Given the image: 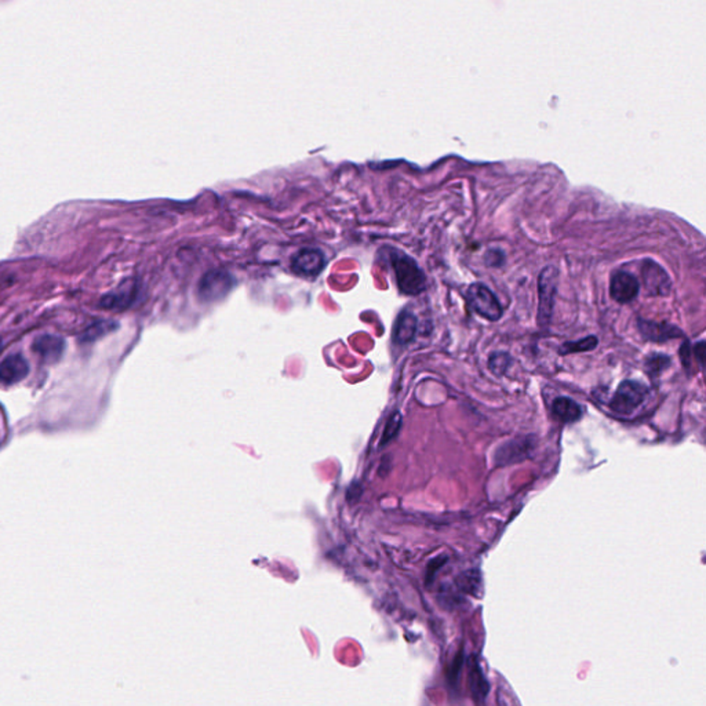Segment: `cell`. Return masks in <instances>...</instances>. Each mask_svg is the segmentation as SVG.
Returning a JSON list of instances; mask_svg holds the SVG:
<instances>
[{
    "instance_id": "4",
    "label": "cell",
    "mask_w": 706,
    "mask_h": 706,
    "mask_svg": "<svg viewBox=\"0 0 706 706\" xmlns=\"http://www.w3.org/2000/svg\"><path fill=\"white\" fill-rule=\"evenodd\" d=\"M465 299L470 309L488 321H497L502 317V307L494 292L482 283H473L465 292Z\"/></svg>"
},
{
    "instance_id": "18",
    "label": "cell",
    "mask_w": 706,
    "mask_h": 706,
    "mask_svg": "<svg viewBox=\"0 0 706 706\" xmlns=\"http://www.w3.org/2000/svg\"><path fill=\"white\" fill-rule=\"evenodd\" d=\"M512 358L507 352H495L488 359V367L495 375H504L512 365Z\"/></svg>"
},
{
    "instance_id": "2",
    "label": "cell",
    "mask_w": 706,
    "mask_h": 706,
    "mask_svg": "<svg viewBox=\"0 0 706 706\" xmlns=\"http://www.w3.org/2000/svg\"><path fill=\"white\" fill-rule=\"evenodd\" d=\"M559 285V270L549 265L539 272L538 276V326L542 329L549 327L553 309L555 299Z\"/></svg>"
},
{
    "instance_id": "3",
    "label": "cell",
    "mask_w": 706,
    "mask_h": 706,
    "mask_svg": "<svg viewBox=\"0 0 706 706\" xmlns=\"http://www.w3.org/2000/svg\"><path fill=\"white\" fill-rule=\"evenodd\" d=\"M649 388L634 380L622 381L610 400L609 407L617 414H634L646 402Z\"/></svg>"
},
{
    "instance_id": "22",
    "label": "cell",
    "mask_w": 706,
    "mask_h": 706,
    "mask_svg": "<svg viewBox=\"0 0 706 706\" xmlns=\"http://www.w3.org/2000/svg\"><path fill=\"white\" fill-rule=\"evenodd\" d=\"M116 327V323H112V321H98L94 326H92L86 334H84V340L86 341H93L96 340L98 337L112 331Z\"/></svg>"
},
{
    "instance_id": "17",
    "label": "cell",
    "mask_w": 706,
    "mask_h": 706,
    "mask_svg": "<svg viewBox=\"0 0 706 706\" xmlns=\"http://www.w3.org/2000/svg\"><path fill=\"white\" fill-rule=\"evenodd\" d=\"M599 343V340L596 336H588L586 338L578 340V341H570L563 343L561 348V355H570V353H580V352H589L596 349Z\"/></svg>"
},
{
    "instance_id": "23",
    "label": "cell",
    "mask_w": 706,
    "mask_h": 706,
    "mask_svg": "<svg viewBox=\"0 0 706 706\" xmlns=\"http://www.w3.org/2000/svg\"><path fill=\"white\" fill-rule=\"evenodd\" d=\"M680 362H682L683 367L690 371L694 368V365H697V359H695V353H694V349H693V345L688 341L683 342L682 348H680ZM701 368V367H700Z\"/></svg>"
},
{
    "instance_id": "19",
    "label": "cell",
    "mask_w": 706,
    "mask_h": 706,
    "mask_svg": "<svg viewBox=\"0 0 706 706\" xmlns=\"http://www.w3.org/2000/svg\"><path fill=\"white\" fill-rule=\"evenodd\" d=\"M671 365H672V360L669 356L662 355V353H654V355L647 358L646 370L650 374V377H657Z\"/></svg>"
},
{
    "instance_id": "9",
    "label": "cell",
    "mask_w": 706,
    "mask_h": 706,
    "mask_svg": "<svg viewBox=\"0 0 706 706\" xmlns=\"http://www.w3.org/2000/svg\"><path fill=\"white\" fill-rule=\"evenodd\" d=\"M137 294H138L137 282L126 280L116 290L104 295L99 307L108 311H123L134 302Z\"/></svg>"
},
{
    "instance_id": "15",
    "label": "cell",
    "mask_w": 706,
    "mask_h": 706,
    "mask_svg": "<svg viewBox=\"0 0 706 706\" xmlns=\"http://www.w3.org/2000/svg\"><path fill=\"white\" fill-rule=\"evenodd\" d=\"M552 413L564 424L577 422L584 414L583 407L573 399L567 396L556 397L552 403Z\"/></svg>"
},
{
    "instance_id": "25",
    "label": "cell",
    "mask_w": 706,
    "mask_h": 706,
    "mask_svg": "<svg viewBox=\"0 0 706 706\" xmlns=\"http://www.w3.org/2000/svg\"><path fill=\"white\" fill-rule=\"evenodd\" d=\"M0 351H1V341H0Z\"/></svg>"
},
{
    "instance_id": "21",
    "label": "cell",
    "mask_w": 706,
    "mask_h": 706,
    "mask_svg": "<svg viewBox=\"0 0 706 706\" xmlns=\"http://www.w3.org/2000/svg\"><path fill=\"white\" fill-rule=\"evenodd\" d=\"M460 586H461V589H463L468 593H470V595H478L479 589L482 588V581H480L479 573H465L463 577H461Z\"/></svg>"
},
{
    "instance_id": "11",
    "label": "cell",
    "mask_w": 706,
    "mask_h": 706,
    "mask_svg": "<svg viewBox=\"0 0 706 706\" xmlns=\"http://www.w3.org/2000/svg\"><path fill=\"white\" fill-rule=\"evenodd\" d=\"M534 441L531 438H520L509 440L495 450V463L498 465H511L524 460L533 450Z\"/></svg>"
},
{
    "instance_id": "1",
    "label": "cell",
    "mask_w": 706,
    "mask_h": 706,
    "mask_svg": "<svg viewBox=\"0 0 706 706\" xmlns=\"http://www.w3.org/2000/svg\"><path fill=\"white\" fill-rule=\"evenodd\" d=\"M390 263L395 270L396 283L402 294L418 295L426 287V277L412 257L402 251H392Z\"/></svg>"
},
{
    "instance_id": "13",
    "label": "cell",
    "mask_w": 706,
    "mask_h": 706,
    "mask_svg": "<svg viewBox=\"0 0 706 706\" xmlns=\"http://www.w3.org/2000/svg\"><path fill=\"white\" fill-rule=\"evenodd\" d=\"M29 373V365L23 355L13 353L0 362V382L13 385L23 381Z\"/></svg>"
},
{
    "instance_id": "8",
    "label": "cell",
    "mask_w": 706,
    "mask_h": 706,
    "mask_svg": "<svg viewBox=\"0 0 706 706\" xmlns=\"http://www.w3.org/2000/svg\"><path fill=\"white\" fill-rule=\"evenodd\" d=\"M326 265L323 253L316 248H304L298 251L292 260V268L297 275L314 277L317 276Z\"/></svg>"
},
{
    "instance_id": "12",
    "label": "cell",
    "mask_w": 706,
    "mask_h": 706,
    "mask_svg": "<svg viewBox=\"0 0 706 706\" xmlns=\"http://www.w3.org/2000/svg\"><path fill=\"white\" fill-rule=\"evenodd\" d=\"M639 330L644 340L651 342H666L672 338H682L683 331L669 323H657L639 319Z\"/></svg>"
},
{
    "instance_id": "20",
    "label": "cell",
    "mask_w": 706,
    "mask_h": 706,
    "mask_svg": "<svg viewBox=\"0 0 706 706\" xmlns=\"http://www.w3.org/2000/svg\"><path fill=\"white\" fill-rule=\"evenodd\" d=\"M400 426H402V417H400L399 413H393V414L390 415L388 422H387L384 435H382V439H381V444L382 446L388 444L390 440L399 434Z\"/></svg>"
},
{
    "instance_id": "10",
    "label": "cell",
    "mask_w": 706,
    "mask_h": 706,
    "mask_svg": "<svg viewBox=\"0 0 706 706\" xmlns=\"http://www.w3.org/2000/svg\"><path fill=\"white\" fill-rule=\"evenodd\" d=\"M33 353L46 365L58 362L65 352V341L58 336L45 334L32 342Z\"/></svg>"
},
{
    "instance_id": "5",
    "label": "cell",
    "mask_w": 706,
    "mask_h": 706,
    "mask_svg": "<svg viewBox=\"0 0 706 706\" xmlns=\"http://www.w3.org/2000/svg\"><path fill=\"white\" fill-rule=\"evenodd\" d=\"M236 285V279L222 269H214L203 275L197 286V297L203 302H216L228 295Z\"/></svg>"
},
{
    "instance_id": "7",
    "label": "cell",
    "mask_w": 706,
    "mask_h": 706,
    "mask_svg": "<svg viewBox=\"0 0 706 706\" xmlns=\"http://www.w3.org/2000/svg\"><path fill=\"white\" fill-rule=\"evenodd\" d=\"M640 292L639 279L625 270H617L611 276L610 295L618 304L632 302Z\"/></svg>"
},
{
    "instance_id": "6",
    "label": "cell",
    "mask_w": 706,
    "mask_h": 706,
    "mask_svg": "<svg viewBox=\"0 0 706 706\" xmlns=\"http://www.w3.org/2000/svg\"><path fill=\"white\" fill-rule=\"evenodd\" d=\"M641 283L649 295L662 297L672 292V279L654 260L646 258L640 265Z\"/></svg>"
},
{
    "instance_id": "24",
    "label": "cell",
    "mask_w": 706,
    "mask_h": 706,
    "mask_svg": "<svg viewBox=\"0 0 706 706\" xmlns=\"http://www.w3.org/2000/svg\"><path fill=\"white\" fill-rule=\"evenodd\" d=\"M485 263L491 268H500L505 264V253L500 248H490L485 254Z\"/></svg>"
},
{
    "instance_id": "16",
    "label": "cell",
    "mask_w": 706,
    "mask_h": 706,
    "mask_svg": "<svg viewBox=\"0 0 706 706\" xmlns=\"http://www.w3.org/2000/svg\"><path fill=\"white\" fill-rule=\"evenodd\" d=\"M469 683H470V688L473 693V698L478 702H480L483 698L487 697V680L485 679V676L478 665H475V668H472V671L469 673Z\"/></svg>"
},
{
    "instance_id": "14",
    "label": "cell",
    "mask_w": 706,
    "mask_h": 706,
    "mask_svg": "<svg viewBox=\"0 0 706 706\" xmlns=\"http://www.w3.org/2000/svg\"><path fill=\"white\" fill-rule=\"evenodd\" d=\"M418 329V320L415 315L409 311L402 312L395 324L393 340L399 345H407L414 340Z\"/></svg>"
}]
</instances>
